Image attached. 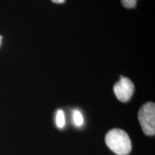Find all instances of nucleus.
I'll use <instances>...</instances> for the list:
<instances>
[{"label":"nucleus","mask_w":155,"mask_h":155,"mask_svg":"<svg viewBox=\"0 0 155 155\" xmlns=\"http://www.w3.org/2000/svg\"><path fill=\"white\" fill-rule=\"evenodd\" d=\"M106 145L117 155H127L131 150V142L129 135L125 131L114 129L106 134Z\"/></svg>","instance_id":"f257e3e1"},{"label":"nucleus","mask_w":155,"mask_h":155,"mask_svg":"<svg viewBox=\"0 0 155 155\" xmlns=\"http://www.w3.org/2000/svg\"><path fill=\"white\" fill-rule=\"evenodd\" d=\"M139 123L145 134H155V104L147 102L139 108L138 113Z\"/></svg>","instance_id":"f03ea898"},{"label":"nucleus","mask_w":155,"mask_h":155,"mask_svg":"<svg viewBox=\"0 0 155 155\" xmlns=\"http://www.w3.org/2000/svg\"><path fill=\"white\" fill-rule=\"evenodd\" d=\"M134 85L130 79L122 77L114 86V92L116 98L121 102H127L131 99L134 92Z\"/></svg>","instance_id":"7ed1b4c3"},{"label":"nucleus","mask_w":155,"mask_h":155,"mask_svg":"<svg viewBox=\"0 0 155 155\" xmlns=\"http://www.w3.org/2000/svg\"><path fill=\"white\" fill-rule=\"evenodd\" d=\"M73 122L77 127L82 126L83 124V122H84L83 115L78 110H74L73 111Z\"/></svg>","instance_id":"20e7f679"},{"label":"nucleus","mask_w":155,"mask_h":155,"mask_svg":"<svg viewBox=\"0 0 155 155\" xmlns=\"http://www.w3.org/2000/svg\"><path fill=\"white\" fill-rule=\"evenodd\" d=\"M56 124H57L58 128H62L64 127V126L65 124V115H64L63 111L62 110H58L56 114Z\"/></svg>","instance_id":"39448f33"},{"label":"nucleus","mask_w":155,"mask_h":155,"mask_svg":"<svg viewBox=\"0 0 155 155\" xmlns=\"http://www.w3.org/2000/svg\"><path fill=\"white\" fill-rule=\"evenodd\" d=\"M137 0H121V3L126 8H134L137 6Z\"/></svg>","instance_id":"423d86ee"},{"label":"nucleus","mask_w":155,"mask_h":155,"mask_svg":"<svg viewBox=\"0 0 155 155\" xmlns=\"http://www.w3.org/2000/svg\"><path fill=\"white\" fill-rule=\"evenodd\" d=\"M52 2H53L54 3H57V4H62L63 3L65 0H51Z\"/></svg>","instance_id":"0eeeda50"},{"label":"nucleus","mask_w":155,"mask_h":155,"mask_svg":"<svg viewBox=\"0 0 155 155\" xmlns=\"http://www.w3.org/2000/svg\"><path fill=\"white\" fill-rule=\"evenodd\" d=\"M2 42V36L0 35V46H1Z\"/></svg>","instance_id":"6e6552de"}]
</instances>
